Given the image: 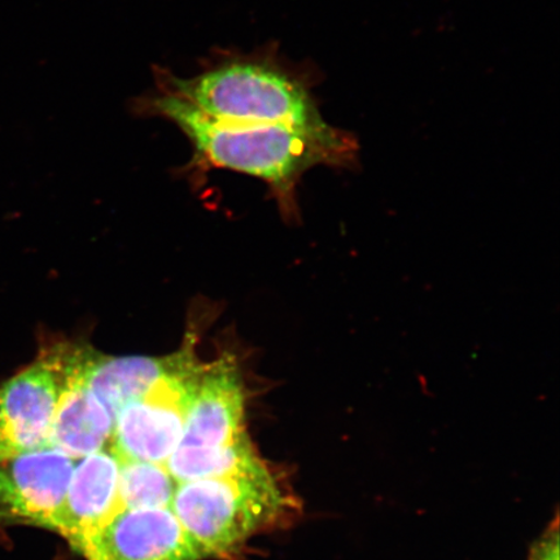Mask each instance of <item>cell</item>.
Instances as JSON below:
<instances>
[{"mask_svg":"<svg viewBox=\"0 0 560 560\" xmlns=\"http://www.w3.org/2000/svg\"><path fill=\"white\" fill-rule=\"evenodd\" d=\"M77 460L55 447L0 459V525L52 530Z\"/></svg>","mask_w":560,"mask_h":560,"instance_id":"obj_7","label":"cell"},{"mask_svg":"<svg viewBox=\"0 0 560 560\" xmlns=\"http://www.w3.org/2000/svg\"><path fill=\"white\" fill-rule=\"evenodd\" d=\"M529 560H559V542L556 538L542 537L532 549Z\"/></svg>","mask_w":560,"mask_h":560,"instance_id":"obj_13","label":"cell"},{"mask_svg":"<svg viewBox=\"0 0 560 560\" xmlns=\"http://www.w3.org/2000/svg\"><path fill=\"white\" fill-rule=\"evenodd\" d=\"M89 347L62 342L61 388L48 447L81 459L109 446L115 419L90 390L85 377Z\"/></svg>","mask_w":560,"mask_h":560,"instance_id":"obj_9","label":"cell"},{"mask_svg":"<svg viewBox=\"0 0 560 560\" xmlns=\"http://www.w3.org/2000/svg\"><path fill=\"white\" fill-rule=\"evenodd\" d=\"M196 346L195 334H188L160 380L118 412L109 443L118 460L165 465L170 459L206 368Z\"/></svg>","mask_w":560,"mask_h":560,"instance_id":"obj_5","label":"cell"},{"mask_svg":"<svg viewBox=\"0 0 560 560\" xmlns=\"http://www.w3.org/2000/svg\"><path fill=\"white\" fill-rule=\"evenodd\" d=\"M170 365L171 355L112 357L89 347L85 377L90 390L116 420L118 412L149 390Z\"/></svg>","mask_w":560,"mask_h":560,"instance_id":"obj_11","label":"cell"},{"mask_svg":"<svg viewBox=\"0 0 560 560\" xmlns=\"http://www.w3.org/2000/svg\"><path fill=\"white\" fill-rule=\"evenodd\" d=\"M135 108L138 115L163 117L178 126L205 163L265 180L289 210L307 171L319 165L349 167L359 158L355 138L335 126L221 122L158 86L139 97Z\"/></svg>","mask_w":560,"mask_h":560,"instance_id":"obj_1","label":"cell"},{"mask_svg":"<svg viewBox=\"0 0 560 560\" xmlns=\"http://www.w3.org/2000/svg\"><path fill=\"white\" fill-rule=\"evenodd\" d=\"M268 465L248 472L177 482L171 510L202 559L226 558L290 509Z\"/></svg>","mask_w":560,"mask_h":560,"instance_id":"obj_4","label":"cell"},{"mask_svg":"<svg viewBox=\"0 0 560 560\" xmlns=\"http://www.w3.org/2000/svg\"><path fill=\"white\" fill-rule=\"evenodd\" d=\"M62 345L0 383V459L48 447L61 388Z\"/></svg>","mask_w":560,"mask_h":560,"instance_id":"obj_6","label":"cell"},{"mask_svg":"<svg viewBox=\"0 0 560 560\" xmlns=\"http://www.w3.org/2000/svg\"><path fill=\"white\" fill-rule=\"evenodd\" d=\"M177 481L165 465L120 460L116 514L124 510L171 509Z\"/></svg>","mask_w":560,"mask_h":560,"instance_id":"obj_12","label":"cell"},{"mask_svg":"<svg viewBox=\"0 0 560 560\" xmlns=\"http://www.w3.org/2000/svg\"><path fill=\"white\" fill-rule=\"evenodd\" d=\"M155 80V86L217 121L307 129L328 125L314 100L312 74L270 47L249 54H214L190 79L156 68Z\"/></svg>","mask_w":560,"mask_h":560,"instance_id":"obj_2","label":"cell"},{"mask_svg":"<svg viewBox=\"0 0 560 560\" xmlns=\"http://www.w3.org/2000/svg\"><path fill=\"white\" fill-rule=\"evenodd\" d=\"M81 555L86 560H202L171 509L120 511Z\"/></svg>","mask_w":560,"mask_h":560,"instance_id":"obj_8","label":"cell"},{"mask_svg":"<svg viewBox=\"0 0 560 560\" xmlns=\"http://www.w3.org/2000/svg\"><path fill=\"white\" fill-rule=\"evenodd\" d=\"M265 465L245 430L240 363L222 354L206 363L188 409L179 444L165 462L177 482L219 478Z\"/></svg>","mask_w":560,"mask_h":560,"instance_id":"obj_3","label":"cell"},{"mask_svg":"<svg viewBox=\"0 0 560 560\" xmlns=\"http://www.w3.org/2000/svg\"><path fill=\"white\" fill-rule=\"evenodd\" d=\"M120 460L107 447L77 462L52 532L80 552L116 514Z\"/></svg>","mask_w":560,"mask_h":560,"instance_id":"obj_10","label":"cell"}]
</instances>
